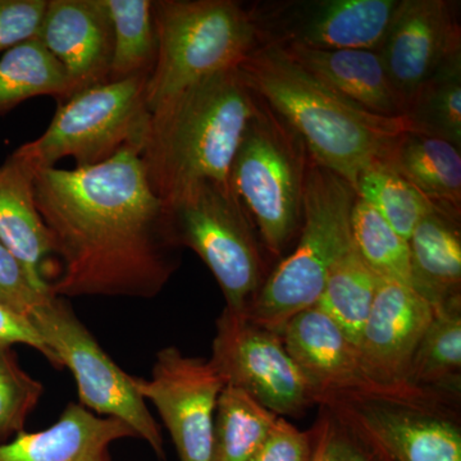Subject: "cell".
<instances>
[{"label": "cell", "instance_id": "26", "mask_svg": "<svg viewBox=\"0 0 461 461\" xmlns=\"http://www.w3.org/2000/svg\"><path fill=\"white\" fill-rule=\"evenodd\" d=\"M103 5L113 30L109 81L150 76L157 58L154 0H103Z\"/></svg>", "mask_w": 461, "mask_h": 461}, {"label": "cell", "instance_id": "7", "mask_svg": "<svg viewBox=\"0 0 461 461\" xmlns=\"http://www.w3.org/2000/svg\"><path fill=\"white\" fill-rule=\"evenodd\" d=\"M166 209L176 245L195 251L213 273L226 309L245 313L271 272V258L230 185L200 182Z\"/></svg>", "mask_w": 461, "mask_h": 461}, {"label": "cell", "instance_id": "22", "mask_svg": "<svg viewBox=\"0 0 461 461\" xmlns=\"http://www.w3.org/2000/svg\"><path fill=\"white\" fill-rule=\"evenodd\" d=\"M386 160L414 185L433 208L461 220L460 148L406 130Z\"/></svg>", "mask_w": 461, "mask_h": 461}, {"label": "cell", "instance_id": "10", "mask_svg": "<svg viewBox=\"0 0 461 461\" xmlns=\"http://www.w3.org/2000/svg\"><path fill=\"white\" fill-rule=\"evenodd\" d=\"M215 329L209 362L226 386L245 391L282 418H299L317 405L313 388L280 333L226 308Z\"/></svg>", "mask_w": 461, "mask_h": 461}, {"label": "cell", "instance_id": "9", "mask_svg": "<svg viewBox=\"0 0 461 461\" xmlns=\"http://www.w3.org/2000/svg\"><path fill=\"white\" fill-rule=\"evenodd\" d=\"M29 321L60 366L74 375L81 405L122 420L136 437L148 442L159 459H165L162 432L139 393L136 377L109 357L65 300L53 294Z\"/></svg>", "mask_w": 461, "mask_h": 461}, {"label": "cell", "instance_id": "28", "mask_svg": "<svg viewBox=\"0 0 461 461\" xmlns=\"http://www.w3.org/2000/svg\"><path fill=\"white\" fill-rule=\"evenodd\" d=\"M409 130L461 149V56L446 63L409 100Z\"/></svg>", "mask_w": 461, "mask_h": 461}, {"label": "cell", "instance_id": "35", "mask_svg": "<svg viewBox=\"0 0 461 461\" xmlns=\"http://www.w3.org/2000/svg\"><path fill=\"white\" fill-rule=\"evenodd\" d=\"M313 433L302 430L278 417L266 441L251 461H312Z\"/></svg>", "mask_w": 461, "mask_h": 461}, {"label": "cell", "instance_id": "2", "mask_svg": "<svg viewBox=\"0 0 461 461\" xmlns=\"http://www.w3.org/2000/svg\"><path fill=\"white\" fill-rule=\"evenodd\" d=\"M259 107L260 99L236 68L191 85L151 109L140 158L163 204L200 182L230 185L233 157Z\"/></svg>", "mask_w": 461, "mask_h": 461}, {"label": "cell", "instance_id": "4", "mask_svg": "<svg viewBox=\"0 0 461 461\" xmlns=\"http://www.w3.org/2000/svg\"><path fill=\"white\" fill-rule=\"evenodd\" d=\"M355 200L348 181L309 156L302 227L293 251L271 269L242 314L281 335L288 321L317 304L330 272L353 247Z\"/></svg>", "mask_w": 461, "mask_h": 461}, {"label": "cell", "instance_id": "11", "mask_svg": "<svg viewBox=\"0 0 461 461\" xmlns=\"http://www.w3.org/2000/svg\"><path fill=\"white\" fill-rule=\"evenodd\" d=\"M400 0H267L249 3L260 45L378 51Z\"/></svg>", "mask_w": 461, "mask_h": 461}, {"label": "cell", "instance_id": "15", "mask_svg": "<svg viewBox=\"0 0 461 461\" xmlns=\"http://www.w3.org/2000/svg\"><path fill=\"white\" fill-rule=\"evenodd\" d=\"M460 3L400 0L378 53L403 103L455 57L461 56Z\"/></svg>", "mask_w": 461, "mask_h": 461}, {"label": "cell", "instance_id": "27", "mask_svg": "<svg viewBox=\"0 0 461 461\" xmlns=\"http://www.w3.org/2000/svg\"><path fill=\"white\" fill-rule=\"evenodd\" d=\"M378 284L379 278L363 262L353 245L330 272L315 306L357 345Z\"/></svg>", "mask_w": 461, "mask_h": 461}, {"label": "cell", "instance_id": "13", "mask_svg": "<svg viewBox=\"0 0 461 461\" xmlns=\"http://www.w3.org/2000/svg\"><path fill=\"white\" fill-rule=\"evenodd\" d=\"M281 338L313 388L317 405L339 399L460 397L421 388L384 386L373 379L359 350L329 315L312 306L288 321Z\"/></svg>", "mask_w": 461, "mask_h": 461}, {"label": "cell", "instance_id": "33", "mask_svg": "<svg viewBox=\"0 0 461 461\" xmlns=\"http://www.w3.org/2000/svg\"><path fill=\"white\" fill-rule=\"evenodd\" d=\"M50 295V290H41L33 285L20 260L0 242V305L30 321Z\"/></svg>", "mask_w": 461, "mask_h": 461}, {"label": "cell", "instance_id": "24", "mask_svg": "<svg viewBox=\"0 0 461 461\" xmlns=\"http://www.w3.org/2000/svg\"><path fill=\"white\" fill-rule=\"evenodd\" d=\"M42 95L65 102L75 91L59 63L33 38L0 56V117Z\"/></svg>", "mask_w": 461, "mask_h": 461}, {"label": "cell", "instance_id": "8", "mask_svg": "<svg viewBox=\"0 0 461 461\" xmlns=\"http://www.w3.org/2000/svg\"><path fill=\"white\" fill-rule=\"evenodd\" d=\"M148 78L109 81L60 102L47 131L12 156L36 172L68 157L81 168L107 162L127 149L141 151L150 122Z\"/></svg>", "mask_w": 461, "mask_h": 461}, {"label": "cell", "instance_id": "14", "mask_svg": "<svg viewBox=\"0 0 461 461\" xmlns=\"http://www.w3.org/2000/svg\"><path fill=\"white\" fill-rule=\"evenodd\" d=\"M226 386L209 360L175 346L157 354L150 379L136 377L142 399L156 405L180 461H211L218 397Z\"/></svg>", "mask_w": 461, "mask_h": 461}, {"label": "cell", "instance_id": "37", "mask_svg": "<svg viewBox=\"0 0 461 461\" xmlns=\"http://www.w3.org/2000/svg\"><path fill=\"white\" fill-rule=\"evenodd\" d=\"M93 461H112V460H111V456H109V454L107 451V453L100 455L99 457H96V459H94Z\"/></svg>", "mask_w": 461, "mask_h": 461}, {"label": "cell", "instance_id": "5", "mask_svg": "<svg viewBox=\"0 0 461 461\" xmlns=\"http://www.w3.org/2000/svg\"><path fill=\"white\" fill-rule=\"evenodd\" d=\"M157 58L148 78L149 111L191 85L239 68L262 47L245 3L154 0Z\"/></svg>", "mask_w": 461, "mask_h": 461}, {"label": "cell", "instance_id": "23", "mask_svg": "<svg viewBox=\"0 0 461 461\" xmlns=\"http://www.w3.org/2000/svg\"><path fill=\"white\" fill-rule=\"evenodd\" d=\"M409 384L460 396L461 299L435 308L411 364Z\"/></svg>", "mask_w": 461, "mask_h": 461}, {"label": "cell", "instance_id": "20", "mask_svg": "<svg viewBox=\"0 0 461 461\" xmlns=\"http://www.w3.org/2000/svg\"><path fill=\"white\" fill-rule=\"evenodd\" d=\"M0 242L20 260L41 290H50L45 262L53 254L33 194V171L16 157L0 166Z\"/></svg>", "mask_w": 461, "mask_h": 461}, {"label": "cell", "instance_id": "31", "mask_svg": "<svg viewBox=\"0 0 461 461\" xmlns=\"http://www.w3.org/2000/svg\"><path fill=\"white\" fill-rule=\"evenodd\" d=\"M313 433L312 461H390L363 430L327 403H321Z\"/></svg>", "mask_w": 461, "mask_h": 461}, {"label": "cell", "instance_id": "19", "mask_svg": "<svg viewBox=\"0 0 461 461\" xmlns=\"http://www.w3.org/2000/svg\"><path fill=\"white\" fill-rule=\"evenodd\" d=\"M129 437L136 435L122 420L96 417L80 403H69L50 429L23 430L0 445V461H93Z\"/></svg>", "mask_w": 461, "mask_h": 461}, {"label": "cell", "instance_id": "17", "mask_svg": "<svg viewBox=\"0 0 461 461\" xmlns=\"http://www.w3.org/2000/svg\"><path fill=\"white\" fill-rule=\"evenodd\" d=\"M38 39L75 94L108 83L113 30L103 0H48Z\"/></svg>", "mask_w": 461, "mask_h": 461}, {"label": "cell", "instance_id": "12", "mask_svg": "<svg viewBox=\"0 0 461 461\" xmlns=\"http://www.w3.org/2000/svg\"><path fill=\"white\" fill-rule=\"evenodd\" d=\"M363 430L390 461H461L459 399H339L323 402Z\"/></svg>", "mask_w": 461, "mask_h": 461}, {"label": "cell", "instance_id": "34", "mask_svg": "<svg viewBox=\"0 0 461 461\" xmlns=\"http://www.w3.org/2000/svg\"><path fill=\"white\" fill-rule=\"evenodd\" d=\"M48 0H0V56L38 38Z\"/></svg>", "mask_w": 461, "mask_h": 461}, {"label": "cell", "instance_id": "18", "mask_svg": "<svg viewBox=\"0 0 461 461\" xmlns=\"http://www.w3.org/2000/svg\"><path fill=\"white\" fill-rule=\"evenodd\" d=\"M280 50L321 84L364 111L386 118L405 115V103L391 83L378 51Z\"/></svg>", "mask_w": 461, "mask_h": 461}, {"label": "cell", "instance_id": "21", "mask_svg": "<svg viewBox=\"0 0 461 461\" xmlns=\"http://www.w3.org/2000/svg\"><path fill=\"white\" fill-rule=\"evenodd\" d=\"M460 223L433 209L409 239L411 288L433 308L461 299Z\"/></svg>", "mask_w": 461, "mask_h": 461}, {"label": "cell", "instance_id": "29", "mask_svg": "<svg viewBox=\"0 0 461 461\" xmlns=\"http://www.w3.org/2000/svg\"><path fill=\"white\" fill-rule=\"evenodd\" d=\"M354 190L408 241L420 221L435 209L387 160L360 173Z\"/></svg>", "mask_w": 461, "mask_h": 461}, {"label": "cell", "instance_id": "25", "mask_svg": "<svg viewBox=\"0 0 461 461\" xmlns=\"http://www.w3.org/2000/svg\"><path fill=\"white\" fill-rule=\"evenodd\" d=\"M277 420L245 391L224 386L215 408L211 461H251Z\"/></svg>", "mask_w": 461, "mask_h": 461}, {"label": "cell", "instance_id": "36", "mask_svg": "<svg viewBox=\"0 0 461 461\" xmlns=\"http://www.w3.org/2000/svg\"><path fill=\"white\" fill-rule=\"evenodd\" d=\"M26 345L39 351L56 368H60L56 355L45 345L29 321L18 317L0 305V346Z\"/></svg>", "mask_w": 461, "mask_h": 461}, {"label": "cell", "instance_id": "30", "mask_svg": "<svg viewBox=\"0 0 461 461\" xmlns=\"http://www.w3.org/2000/svg\"><path fill=\"white\" fill-rule=\"evenodd\" d=\"M351 238L355 250L378 278L411 287L408 240L402 238L375 208L357 196L351 212Z\"/></svg>", "mask_w": 461, "mask_h": 461}, {"label": "cell", "instance_id": "16", "mask_svg": "<svg viewBox=\"0 0 461 461\" xmlns=\"http://www.w3.org/2000/svg\"><path fill=\"white\" fill-rule=\"evenodd\" d=\"M435 314L417 291L381 280L357 348L366 371L384 386L417 388L408 377L415 350Z\"/></svg>", "mask_w": 461, "mask_h": 461}, {"label": "cell", "instance_id": "3", "mask_svg": "<svg viewBox=\"0 0 461 461\" xmlns=\"http://www.w3.org/2000/svg\"><path fill=\"white\" fill-rule=\"evenodd\" d=\"M239 72L302 139L312 159L353 187L360 173L387 159L399 136L409 130L405 118L379 117L342 98L280 48H258Z\"/></svg>", "mask_w": 461, "mask_h": 461}, {"label": "cell", "instance_id": "32", "mask_svg": "<svg viewBox=\"0 0 461 461\" xmlns=\"http://www.w3.org/2000/svg\"><path fill=\"white\" fill-rule=\"evenodd\" d=\"M44 384L18 364L9 346H0V438L16 436L38 405Z\"/></svg>", "mask_w": 461, "mask_h": 461}, {"label": "cell", "instance_id": "6", "mask_svg": "<svg viewBox=\"0 0 461 461\" xmlns=\"http://www.w3.org/2000/svg\"><path fill=\"white\" fill-rule=\"evenodd\" d=\"M308 162L302 139L260 99L233 157L229 184L272 259L286 256L299 235Z\"/></svg>", "mask_w": 461, "mask_h": 461}, {"label": "cell", "instance_id": "1", "mask_svg": "<svg viewBox=\"0 0 461 461\" xmlns=\"http://www.w3.org/2000/svg\"><path fill=\"white\" fill-rule=\"evenodd\" d=\"M33 194L60 260L56 296L150 299L180 267L166 205L136 149L96 166L33 172Z\"/></svg>", "mask_w": 461, "mask_h": 461}]
</instances>
